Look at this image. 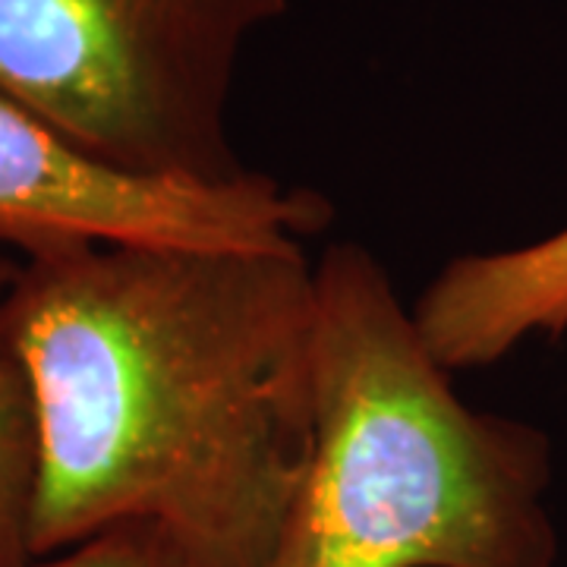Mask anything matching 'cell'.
Returning a JSON list of instances; mask_svg holds the SVG:
<instances>
[{"label":"cell","instance_id":"52a82bcc","mask_svg":"<svg viewBox=\"0 0 567 567\" xmlns=\"http://www.w3.org/2000/svg\"><path fill=\"white\" fill-rule=\"evenodd\" d=\"M25 567H230L221 555L162 524H123Z\"/></svg>","mask_w":567,"mask_h":567},{"label":"cell","instance_id":"7a4b0ae2","mask_svg":"<svg viewBox=\"0 0 567 567\" xmlns=\"http://www.w3.org/2000/svg\"><path fill=\"white\" fill-rule=\"evenodd\" d=\"M312 281L309 451L259 567L558 565L546 432L466 404L365 246Z\"/></svg>","mask_w":567,"mask_h":567},{"label":"cell","instance_id":"8992f818","mask_svg":"<svg viewBox=\"0 0 567 567\" xmlns=\"http://www.w3.org/2000/svg\"><path fill=\"white\" fill-rule=\"evenodd\" d=\"M20 256L0 246V567H25L35 488V423L22 363L7 324V293Z\"/></svg>","mask_w":567,"mask_h":567},{"label":"cell","instance_id":"3957f363","mask_svg":"<svg viewBox=\"0 0 567 567\" xmlns=\"http://www.w3.org/2000/svg\"><path fill=\"white\" fill-rule=\"evenodd\" d=\"M290 0H0V99L126 177L230 186L240 54Z\"/></svg>","mask_w":567,"mask_h":567},{"label":"cell","instance_id":"6da1fadb","mask_svg":"<svg viewBox=\"0 0 567 567\" xmlns=\"http://www.w3.org/2000/svg\"><path fill=\"white\" fill-rule=\"evenodd\" d=\"M312 319L300 244L20 256L7 324L35 423L32 558L162 524L262 565L309 451Z\"/></svg>","mask_w":567,"mask_h":567},{"label":"cell","instance_id":"5b68a950","mask_svg":"<svg viewBox=\"0 0 567 567\" xmlns=\"http://www.w3.org/2000/svg\"><path fill=\"white\" fill-rule=\"evenodd\" d=\"M429 353L454 369L505 360L529 338L567 331V227L502 252L461 256L413 306Z\"/></svg>","mask_w":567,"mask_h":567},{"label":"cell","instance_id":"277c9868","mask_svg":"<svg viewBox=\"0 0 567 567\" xmlns=\"http://www.w3.org/2000/svg\"><path fill=\"white\" fill-rule=\"evenodd\" d=\"M328 218L322 196L265 174L183 186L107 171L0 99V246L17 256L73 244H300Z\"/></svg>","mask_w":567,"mask_h":567}]
</instances>
